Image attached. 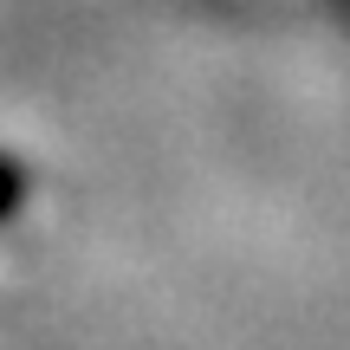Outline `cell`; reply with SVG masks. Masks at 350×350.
Segmentation results:
<instances>
[{
	"label": "cell",
	"instance_id": "obj_1",
	"mask_svg": "<svg viewBox=\"0 0 350 350\" xmlns=\"http://www.w3.org/2000/svg\"><path fill=\"white\" fill-rule=\"evenodd\" d=\"M20 201H26V175L0 156V221H13V214H20Z\"/></svg>",
	"mask_w": 350,
	"mask_h": 350
}]
</instances>
